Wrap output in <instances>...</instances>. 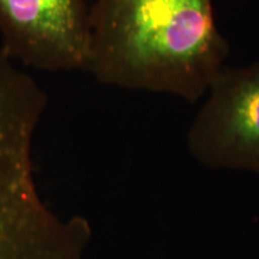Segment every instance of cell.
<instances>
[{
	"label": "cell",
	"mask_w": 259,
	"mask_h": 259,
	"mask_svg": "<svg viewBox=\"0 0 259 259\" xmlns=\"http://www.w3.org/2000/svg\"><path fill=\"white\" fill-rule=\"evenodd\" d=\"M90 24L88 72L116 88L197 102L229 53L212 0H95Z\"/></svg>",
	"instance_id": "6da1fadb"
},
{
	"label": "cell",
	"mask_w": 259,
	"mask_h": 259,
	"mask_svg": "<svg viewBox=\"0 0 259 259\" xmlns=\"http://www.w3.org/2000/svg\"><path fill=\"white\" fill-rule=\"evenodd\" d=\"M47 95L0 50V259H82L89 227L61 220L44 203L32 144Z\"/></svg>",
	"instance_id": "7a4b0ae2"
},
{
	"label": "cell",
	"mask_w": 259,
	"mask_h": 259,
	"mask_svg": "<svg viewBox=\"0 0 259 259\" xmlns=\"http://www.w3.org/2000/svg\"><path fill=\"white\" fill-rule=\"evenodd\" d=\"M0 50L32 69L88 71L92 24L84 0H0Z\"/></svg>",
	"instance_id": "3957f363"
},
{
	"label": "cell",
	"mask_w": 259,
	"mask_h": 259,
	"mask_svg": "<svg viewBox=\"0 0 259 259\" xmlns=\"http://www.w3.org/2000/svg\"><path fill=\"white\" fill-rule=\"evenodd\" d=\"M187 135L190 153L210 168L259 173V64L222 69Z\"/></svg>",
	"instance_id": "277c9868"
}]
</instances>
